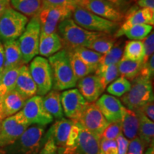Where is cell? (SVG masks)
Wrapping results in <instances>:
<instances>
[{
    "instance_id": "obj_24",
    "label": "cell",
    "mask_w": 154,
    "mask_h": 154,
    "mask_svg": "<svg viewBox=\"0 0 154 154\" xmlns=\"http://www.w3.org/2000/svg\"><path fill=\"white\" fill-rule=\"evenodd\" d=\"M121 123L122 134L126 139L131 140L138 137V118L135 111L125 107Z\"/></svg>"
},
{
    "instance_id": "obj_34",
    "label": "cell",
    "mask_w": 154,
    "mask_h": 154,
    "mask_svg": "<svg viewBox=\"0 0 154 154\" xmlns=\"http://www.w3.org/2000/svg\"><path fill=\"white\" fill-rule=\"evenodd\" d=\"M81 59H83L91 68L94 72L98 69L100 61H101L102 54L96 52L93 50L88 49L86 47H76L72 49Z\"/></svg>"
},
{
    "instance_id": "obj_32",
    "label": "cell",
    "mask_w": 154,
    "mask_h": 154,
    "mask_svg": "<svg viewBox=\"0 0 154 154\" xmlns=\"http://www.w3.org/2000/svg\"><path fill=\"white\" fill-rule=\"evenodd\" d=\"M20 67L7 69L2 73L0 76V94L2 96H4L6 94L14 89Z\"/></svg>"
},
{
    "instance_id": "obj_50",
    "label": "cell",
    "mask_w": 154,
    "mask_h": 154,
    "mask_svg": "<svg viewBox=\"0 0 154 154\" xmlns=\"http://www.w3.org/2000/svg\"><path fill=\"white\" fill-rule=\"evenodd\" d=\"M4 65H5V50L2 43L0 42V76L4 70Z\"/></svg>"
},
{
    "instance_id": "obj_41",
    "label": "cell",
    "mask_w": 154,
    "mask_h": 154,
    "mask_svg": "<svg viewBox=\"0 0 154 154\" xmlns=\"http://www.w3.org/2000/svg\"><path fill=\"white\" fill-rule=\"evenodd\" d=\"M144 47V57L142 63H145L149 59V58L153 55L154 52V34L150 33L147 37L144 38L143 42Z\"/></svg>"
},
{
    "instance_id": "obj_26",
    "label": "cell",
    "mask_w": 154,
    "mask_h": 154,
    "mask_svg": "<svg viewBox=\"0 0 154 154\" xmlns=\"http://www.w3.org/2000/svg\"><path fill=\"white\" fill-rule=\"evenodd\" d=\"M42 101L46 110L52 116L53 118L57 120L63 118L60 92L54 89L51 90L42 97Z\"/></svg>"
},
{
    "instance_id": "obj_20",
    "label": "cell",
    "mask_w": 154,
    "mask_h": 154,
    "mask_svg": "<svg viewBox=\"0 0 154 154\" xmlns=\"http://www.w3.org/2000/svg\"><path fill=\"white\" fill-rule=\"evenodd\" d=\"M14 89L27 99L37 95L36 86L26 64H23L19 69Z\"/></svg>"
},
{
    "instance_id": "obj_55",
    "label": "cell",
    "mask_w": 154,
    "mask_h": 154,
    "mask_svg": "<svg viewBox=\"0 0 154 154\" xmlns=\"http://www.w3.org/2000/svg\"><path fill=\"white\" fill-rule=\"evenodd\" d=\"M2 98H3V96H2L1 94H0V103H1L2 100Z\"/></svg>"
},
{
    "instance_id": "obj_54",
    "label": "cell",
    "mask_w": 154,
    "mask_h": 154,
    "mask_svg": "<svg viewBox=\"0 0 154 154\" xmlns=\"http://www.w3.org/2000/svg\"><path fill=\"white\" fill-rule=\"evenodd\" d=\"M58 154H68V153H65V152H63V151H58Z\"/></svg>"
},
{
    "instance_id": "obj_39",
    "label": "cell",
    "mask_w": 154,
    "mask_h": 154,
    "mask_svg": "<svg viewBox=\"0 0 154 154\" xmlns=\"http://www.w3.org/2000/svg\"><path fill=\"white\" fill-rule=\"evenodd\" d=\"M122 134L121 121L114 123H109L104 131L101 135V138L109 140H116L119 135Z\"/></svg>"
},
{
    "instance_id": "obj_42",
    "label": "cell",
    "mask_w": 154,
    "mask_h": 154,
    "mask_svg": "<svg viewBox=\"0 0 154 154\" xmlns=\"http://www.w3.org/2000/svg\"><path fill=\"white\" fill-rule=\"evenodd\" d=\"M38 154H58L57 147L53 138L46 134L44 136V142Z\"/></svg>"
},
{
    "instance_id": "obj_9",
    "label": "cell",
    "mask_w": 154,
    "mask_h": 154,
    "mask_svg": "<svg viewBox=\"0 0 154 154\" xmlns=\"http://www.w3.org/2000/svg\"><path fill=\"white\" fill-rule=\"evenodd\" d=\"M29 69L36 86L37 95L43 96L52 89V74L47 59L35 57L31 61Z\"/></svg>"
},
{
    "instance_id": "obj_12",
    "label": "cell",
    "mask_w": 154,
    "mask_h": 154,
    "mask_svg": "<svg viewBox=\"0 0 154 154\" xmlns=\"http://www.w3.org/2000/svg\"><path fill=\"white\" fill-rule=\"evenodd\" d=\"M82 126L101 139V135L109 124L101 111L94 103H89L78 121Z\"/></svg>"
},
{
    "instance_id": "obj_13",
    "label": "cell",
    "mask_w": 154,
    "mask_h": 154,
    "mask_svg": "<svg viewBox=\"0 0 154 154\" xmlns=\"http://www.w3.org/2000/svg\"><path fill=\"white\" fill-rule=\"evenodd\" d=\"M72 11L64 8L41 9L38 13L40 33L50 34L57 32L58 24L65 19H70Z\"/></svg>"
},
{
    "instance_id": "obj_17",
    "label": "cell",
    "mask_w": 154,
    "mask_h": 154,
    "mask_svg": "<svg viewBox=\"0 0 154 154\" xmlns=\"http://www.w3.org/2000/svg\"><path fill=\"white\" fill-rule=\"evenodd\" d=\"M84 8L113 22L120 23L124 19L122 11L106 0H88Z\"/></svg>"
},
{
    "instance_id": "obj_1",
    "label": "cell",
    "mask_w": 154,
    "mask_h": 154,
    "mask_svg": "<svg viewBox=\"0 0 154 154\" xmlns=\"http://www.w3.org/2000/svg\"><path fill=\"white\" fill-rule=\"evenodd\" d=\"M52 74V88L56 91H64L76 86L77 79L73 72L68 55L65 49L49 57Z\"/></svg>"
},
{
    "instance_id": "obj_38",
    "label": "cell",
    "mask_w": 154,
    "mask_h": 154,
    "mask_svg": "<svg viewBox=\"0 0 154 154\" xmlns=\"http://www.w3.org/2000/svg\"><path fill=\"white\" fill-rule=\"evenodd\" d=\"M79 6V4L76 0H42L41 9L64 8L73 12Z\"/></svg>"
},
{
    "instance_id": "obj_23",
    "label": "cell",
    "mask_w": 154,
    "mask_h": 154,
    "mask_svg": "<svg viewBox=\"0 0 154 154\" xmlns=\"http://www.w3.org/2000/svg\"><path fill=\"white\" fill-rule=\"evenodd\" d=\"M3 46L5 50V65L3 72L14 67H20L24 64L19 49L18 40L6 42Z\"/></svg>"
},
{
    "instance_id": "obj_14",
    "label": "cell",
    "mask_w": 154,
    "mask_h": 154,
    "mask_svg": "<svg viewBox=\"0 0 154 154\" xmlns=\"http://www.w3.org/2000/svg\"><path fill=\"white\" fill-rule=\"evenodd\" d=\"M78 124L79 134L76 146L72 148L57 149V151L66 152L68 154H99L101 139L86 130L79 122Z\"/></svg>"
},
{
    "instance_id": "obj_22",
    "label": "cell",
    "mask_w": 154,
    "mask_h": 154,
    "mask_svg": "<svg viewBox=\"0 0 154 154\" xmlns=\"http://www.w3.org/2000/svg\"><path fill=\"white\" fill-rule=\"evenodd\" d=\"M62 40L57 32L46 34L40 33L38 54L44 57H49L63 49Z\"/></svg>"
},
{
    "instance_id": "obj_2",
    "label": "cell",
    "mask_w": 154,
    "mask_h": 154,
    "mask_svg": "<svg viewBox=\"0 0 154 154\" xmlns=\"http://www.w3.org/2000/svg\"><path fill=\"white\" fill-rule=\"evenodd\" d=\"M57 32L62 40L65 49L87 47L94 39L103 34L86 30L76 24L72 19H65L59 23Z\"/></svg>"
},
{
    "instance_id": "obj_52",
    "label": "cell",
    "mask_w": 154,
    "mask_h": 154,
    "mask_svg": "<svg viewBox=\"0 0 154 154\" xmlns=\"http://www.w3.org/2000/svg\"><path fill=\"white\" fill-rule=\"evenodd\" d=\"M76 1L78 2L79 5L82 7H84V6H85L86 5V3L88 2V0H76Z\"/></svg>"
},
{
    "instance_id": "obj_44",
    "label": "cell",
    "mask_w": 154,
    "mask_h": 154,
    "mask_svg": "<svg viewBox=\"0 0 154 154\" xmlns=\"http://www.w3.org/2000/svg\"><path fill=\"white\" fill-rule=\"evenodd\" d=\"M79 134V127L78 122L75 121L69 134V136L66 140V146L64 148H72L76 146L77 140H78Z\"/></svg>"
},
{
    "instance_id": "obj_16",
    "label": "cell",
    "mask_w": 154,
    "mask_h": 154,
    "mask_svg": "<svg viewBox=\"0 0 154 154\" xmlns=\"http://www.w3.org/2000/svg\"><path fill=\"white\" fill-rule=\"evenodd\" d=\"M125 21L116 32L114 37L118 38L123 31L135 24H154V10L147 8H138L132 7L124 15Z\"/></svg>"
},
{
    "instance_id": "obj_28",
    "label": "cell",
    "mask_w": 154,
    "mask_h": 154,
    "mask_svg": "<svg viewBox=\"0 0 154 154\" xmlns=\"http://www.w3.org/2000/svg\"><path fill=\"white\" fill-rule=\"evenodd\" d=\"M142 65V61H131L122 57L117 63V67L119 75L131 82L140 75Z\"/></svg>"
},
{
    "instance_id": "obj_40",
    "label": "cell",
    "mask_w": 154,
    "mask_h": 154,
    "mask_svg": "<svg viewBox=\"0 0 154 154\" xmlns=\"http://www.w3.org/2000/svg\"><path fill=\"white\" fill-rule=\"evenodd\" d=\"M100 151L103 154H118V146L116 140L101 138Z\"/></svg>"
},
{
    "instance_id": "obj_5",
    "label": "cell",
    "mask_w": 154,
    "mask_h": 154,
    "mask_svg": "<svg viewBox=\"0 0 154 154\" xmlns=\"http://www.w3.org/2000/svg\"><path fill=\"white\" fill-rule=\"evenodd\" d=\"M28 22L27 17L10 6L0 16V42L17 40L24 32Z\"/></svg>"
},
{
    "instance_id": "obj_56",
    "label": "cell",
    "mask_w": 154,
    "mask_h": 154,
    "mask_svg": "<svg viewBox=\"0 0 154 154\" xmlns=\"http://www.w3.org/2000/svg\"><path fill=\"white\" fill-rule=\"evenodd\" d=\"M0 154H4V153H3V152H2V151H1V150H0Z\"/></svg>"
},
{
    "instance_id": "obj_7",
    "label": "cell",
    "mask_w": 154,
    "mask_h": 154,
    "mask_svg": "<svg viewBox=\"0 0 154 154\" xmlns=\"http://www.w3.org/2000/svg\"><path fill=\"white\" fill-rule=\"evenodd\" d=\"M40 36V22L38 15L32 17L26 24L25 30L19 37V49L24 64L30 62L38 54Z\"/></svg>"
},
{
    "instance_id": "obj_36",
    "label": "cell",
    "mask_w": 154,
    "mask_h": 154,
    "mask_svg": "<svg viewBox=\"0 0 154 154\" xmlns=\"http://www.w3.org/2000/svg\"><path fill=\"white\" fill-rule=\"evenodd\" d=\"M96 74L99 79L103 87L105 88L119 76L117 64H111L105 66H99L96 70Z\"/></svg>"
},
{
    "instance_id": "obj_18",
    "label": "cell",
    "mask_w": 154,
    "mask_h": 154,
    "mask_svg": "<svg viewBox=\"0 0 154 154\" xmlns=\"http://www.w3.org/2000/svg\"><path fill=\"white\" fill-rule=\"evenodd\" d=\"M79 91L88 103H94L105 88L96 75H88L79 80Z\"/></svg>"
},
{
    "instance_id": "obj_30",
    "label": "cell",
    "mask_w": 154,
    "mask_h": 154,
    "mask_svg": "<svg viewBox=\"0 0 154 154\" xmlns=\"http://www.w3.org/2000/svg\"><path fill=\"white\" fill-rule=\"evenodd\" d=\"M116 41L117 38H116L114 36H112L111 34L103 33L94 39L86 48L103 55L110 51Z\"/></svg>"
},
{
    "instance_id": "obj_19",
    "label": "cell",
    "mask_w": 154,
    "mask_h": 154,
    "mask_svg": "<svg viewBox=\"0 0 154 154\" xmlns=\"http://www.w3.org/2000/svg\"><path fill=\"white\" fill-rule=\"evenodd\" d=\"M26 100V98L15 89L6 94L0 103V113L3 120L22 110Z\"/></svg>"
},
{
    "instance_id": "obj_21",
    "label": "cell",
    "mask_w": 154,
    "mask_h": 154,
    "mask_svg": "<svg viewBox=\"0 0 154 154\" xmlns=\"http://www.w3.org/2000/svg\"><path fill=\"white\" fill-rule=\"evenodd\" d=\"M74 122L69 119H58L48 131L47 134L53 138L58 149L66 146L67 138Z\"/></svg>"
},
{
    "instance_id": "obj_45",
    "label": "cell",
    "mask_w": 154,
    "mask_h": 154,
    "mask_svg": "<svg viewBox=\"0 0 154 154\" xmlns=\"http://www.w3.org/2000/svg\"><path fill=\"white\" fill-rule=\"evenodd\" d=\"M154 74V57L152 55L145 63H143L140 69V75L142 76L151 79Z\"/></svg>"
},
{
    "instance_id": "obj_29",
    "label": "cell",
    "mask_w": 154,
    "mask_h": 154,
    "mask_svg": "<svg viewBox=\"0 0 154 154\" xmlns=\"http://www.w3.org/2000/svg\"><path fill=\"white\" fill-rule=\"evenodd\" d=\"M66 50L68 52L71 66H72L73 72H74V76L77 81L94 72L93 69L88 66L83 59H81L73 50Z\"/></svg>"
},
{
    "instance_id": "obj_10",
    "label": "cell",
    "mask_w": 154,
    "mask_h": 154,
    "mask_svg": "<svg viewBox=\"0 0 154 154\" xmlns=\"http://www.w3.org/2000/svg\"><path fill=\"white\" fill-rule=\"evenodd\" d=\"M21 111L30 125L46 126L54 121L52 116L46 110L41 96L35 95L28 99Z\"/></svg>"
},
{
    "instance_id": "obj_27",
    "label": "cell",
    "mask_w": 154,
    "mask_h": 154,
    "mask_svg": "<svg viewBox=\"0 0 154 154\" xmlns=\"http://www.w3.org/2000/svg\"><path fill=\"white\" fill-rule=\"evenodd\" d=\"M10 5L15 10L32 18L38 15L42 0H10Z\"/></svg>"
},
{
    "instance_id": "obj_57",
    "label": "cell",
    "mask_w": 154,
    "mask_h": 154,
    "mask_svg": "<svg viewBox=\"0 0 154 154\" xmlns=\"http://www.w3.org/2000/svg\"><path fill=\"white\" fill-rule=\"evenodd\" d=\"M99 154H103V153H102V152L101 151H100V153H99Z\"/></svg>"
},
{
    "instance_id": "obj_48",
    "label": "cell",
    "mask_w": 154,
    "mask_h": 154,
    "mask_svg": "<svg viewBox=\"0 0 154 154\" xmlns=\"http://www.w3.org/2000/svg\"><path fill=\"white\" fill-rule=\"evenodd\" d=\"M106 1L114 5L121 11H123L128 8L131 0H106Z\"/></svg>"
},
{
    "instance_id": "obj_6",
    "label": "cell",
    "mask_w": 154,
    "mask_h": 154,
    "mask_svg": "<svg viewBox=\"0 0 154 154\" xmlns=\"http://www.w3.org/2000/svg\"><path fill=\"white\" fill-rule=\"evenodd\" d=\"M72 14L75 23L90 32L112 34L119 28V23L102 18L81 6L77 7Z\"/></svg>"
},
{
    "instance_id": "obj_43",
    "label": "cell",
    "mask_w": 154,
    "mask_h": 154,
    "mask_svg": "<svg viewBox=\"0 0 154 154\" xmlns=\"http://www.w3.org/2000/svg\"><path fill=\"white\" fill-rule=\"evenodd\" d=\"M144 147L143 142L136 137L129 141L126 154H143Z\"/></svg>"
},
{
    "instance_id": "obj_47",
    "label": "cell",
    "mask_w": 154,
    "mask_h": 154,
    "mask_svg": "<svg viewBox=\"0 0 154 154\" xmlns=\"http://www.w3.org/2000/svg\"><path fill=\"white\" fill-rule=\"evenodd\" d=\"M116 140L118 146V154H126L129 140L124 137L123 134L119 135Z\"/></svg>"
},
{
    "instance_id": "obj_37",
    "label": "cell",
    "mask_w": 154,
    "mask_h": 154,
    "mask_svg": "<svg viewBox=\"0 0 154 154\" xmlns=\"http://www.w3.org/2000/svg\"><path fill=\"white\" fill-rule=\"evenodd\" d=\"M131 84L130 81L123 76L118 77L113 82L107 86V91L110 95L121 97L130 90Z\"/></svg>"
},
{
    "instance_id": "obj_33",
    "label": "cell",
    "mask_w": 154,
    "mask_h": 154,
    "mask_svg": "<svg viewBox=\"0 0 154 154\" xmlns=\"http://www.w3.org/2000/svg\"><path fill=\"white\" fill-rule=\"evenodd\" d=\"M153 30V26L149 24H135L131 26L123 31L119 35L120 38L126 36L127 38L131 40L142 41L147 37Z\"/></svg>"
},
{
    "instance_id": "obj_31",
    "label": "cell",
    "mask_w": 154,
    "mask_h": 154,
    "mask_svg": "<svg viewBox=\"0 0 154 154\" xmlns=\"http://www.w3.org/2000/svg\"><path fill=\"white\" fill-rule=\"evenodd\" d=\"M144 47L142 41L131 40L124 44L123 58L131 61H143Z\"/></svg>"
},
{
    "instance_id": "obj_8",
    "label": "cell",
    "mask_w": 154,
    "mask_h": 154,
    "mask_svg": "<svg viewBox=\"0 0 154 154\" xmlns=\"http://www.w3.org/2000/svg\"><path fill=\"white\" fill-rule=\"evenodd\" d=\"M30 126L21 111L2 120L0 128V149L14 143Z\"/></svg>"
},
{
    "instance_id": "obj_4",
    "label": "cell",
    "mask_w": 154,
    "mask_h": 154,
    "mask_svg": "<svg viewBox=\"0 0 154 154\" xmlns=\"http://www.w3.org/2000/svg\"><path fill=\"white\" fill-rule=\"evenodd\" d=\"M130 90L121 96L125 107L135 111L153 99L151 79L139 75L131 82Z\"/></svg>"
},
{
    "instance_id": "obj_11",
    "label": "cell",
    "mask_w": 154,
    "mask_h": 154,
    "mask_svg": "<svg viewBox=\"0 0 154 154\" xmlns=\"http://www.w3.org/2000/svg\"><path fill=\"white\" fill-rule=\"evenodd\" d=\"M63 114L69 119L77 121L87 107L88 103L77 88L64 90L61 94Z\"/></svg>"
},
{
    "instance_id": "obj_3",
    "label": "cell",
    "mask_w": 154,
    "mask_h": 154,
    "mask_svg": "<svg viewBox=\"0 0 154 154\" xmlns=\"http://www.w3.org/2000/svg\"><path fill=\"white\" fill-rule=\"evenodd\" d=\"M45 127L29 126L14 143L0 150L4 154H38L44 142Z\"/></svg>"
},
{
    "instance_id": "obj_51",
    "label": "cell",
    "mask_w": 154,
    "mask_h": 154,
    "mask_svg": "<svg viewBox=\"0 0 154 154\" xmlns=\"http://www.w3.org/2000/svg\"><path fill=\"white\" fill-rule=\"evenodd\" d=\"M9 7H10V0H0V16Z\"/></svg>"
},
{
    "instance_id": "obj_46",
    "label": "cell",
    "mask_w": 154,
    "mask_h": 154,
    "mask_svg": "<svg viewBox=\"0 0 154 154\" xmlns=\"http://www.w3.org/2000/svg\"><path fill=\"white\" fill-rule=\"evenodd\" d=\"M139 110L143 114L148 117L151 121H154V103L153 99L150 100L148 101L146 104H144L143 106L140 107V109H137Z\"/></svg>"
},
{
    "instance_id": "obj_53",
    "label": "cell",
    "mask_w": 154,
    "mask_h": 154,
    "mask_svg": "<svg viewBox=\"0 0 154 154\" xmlns=\"http://www.w3.org/2000/svg\"><path fill=\"white\" fill-rule=\"evenodd\" d=\"M2 120H3V119H2V117L1 113H0V128H1V124H2Z\"/></svg>"
},
{
    "instance_id": "obj_25",
    "label": "cell",
    "mask_w": 154,
    "mask_h": 154,
    "mask_svg": "<svg viewBox=\"0 0 154 154\" xmlns=\"http://www.w3.org/2000/svg\"><path fill=\"white\" fill-rule=\"evenodd\" d=\"M135 112L136 113L138 118V135L140 140L143 142L144 146H151L153 143V121L146 117L139 110H136Z\"/></svg>"
},
{
    "instance_id": "obj_35",
    "label": "cell",
    "mask_w": 154,
    "mask_h": 154,
    "mask_svg": "<svg viewBox=\"0 0 154 154\" xmlns=\"http://www.w3.org/2000/svg\"><path fill=\"white\" fill-rule=\"evenodd\" d=\"M124 44L123 40L116 42L113 47L109 52L102 55L99 66H109L111 64H117L123 57Z\"/></svg>"
},
{
    "instance_id": "obj_15",
    "label": "cell",
    "mask_w": 154,
    "mask_h": 154,
    "mask_svg": "<svg viewBox=\"0 0 154 154\" xmlns=\"http://www.w3.org/2000/svg\"><path fill=\"white\" fill-rule=\"evenodd\" d=\"M95 104L109 123L121 121L125 106L116 97L109 94H103L96 100Z\"/></svg>"
},
{
    "instance_id": "obj_49",
    "label": "cell",
    "mask_w": 154,
    "mask_h": 154,
    "mask_svg": "<svg viewBox=\"0 0 154 154\" xmlns=\"http://www.w3.org/2000/svg\"><path fill=\"white\" fill-rule=\"evenodd\" d=\"M137 5L140 8H147L154 10V0H137Z\"/></svg>"
}]
</instances>
